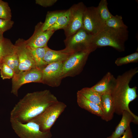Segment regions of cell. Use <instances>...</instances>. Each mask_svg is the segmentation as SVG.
<instances>
[{"label": "cell", "instance_id": "4", "mask_svg": "<svg viewBox=\"0 0 138 138\" xmlns=\"http://www.w3.org/2000/svg\"><path fill=\"white\" fill-rule=\"evenodd\" d=\"M93 36L82 28L66 38L64 41L65 46L64 49L72 53L82 51H88L91 52L96 49L93 43Z\"/></svg>", "mask_w": 138, "mask_h": 138}, {"label": "cell", "instance_id": "5", "mask_svg": "<svg viewBox=\"0 0 138 138\" xmlns=\"http://www.w3.org/2000/svg\"><path fill=\"white\" fill-rule=\"evenodd\" d=\"M66 107L65 103L58 101L49 107L30 121L37 124L42 131H50L51 128Z\"/></svg>", "mask_w": 138, "mask_h": 138}, {"label": "cell", "instance_id": "14", "mask_svg": "<svg viewBox=\"0 0 138 138\" xmlns=\"http://www.w3.org/2000/svg\"><path fill=\"white\" fill-rule=\"evenodd\" d=\"M121 119L116 127L115 131L110 136L111 138H119L130 126V123L133 122L138 123V117L132 112L124 110L123 112Z\"/></svg>", "mask_w": 138, "mask_h": 138}, {"label": "cell", "instance_id": "29", "mask_svg": "<svg viewBox=\"0 0 138 138\" xmlns=\"http://www.w3.org/2000/svg\"><path fill=\"white\" fill-rule=\"evenodd\" d=\"M138 60V53H134L124 57L117 59L115 63L118 66L137 61Z\"/></svg>", "mask_w": 138, "mask_h": 138}, {"label": "cell", "instance_id": "9", "mask_svg": "<svg viewBox=\"0 0 138 138\" xmlns=\"http://www.w3.org/2000/svg\"><path fill=\"white\" fill-rule=\"evenodd\" d=\"M42 71L36 68L15 74L12 78L11 93L18 97V90L24 84L31 82L41 83Z\"/></svg>", "mask_w": 138, "mask_h": 138}, {"label": "cell", "instance_id": "16", "mask_svg": "<svg viewBox=\"0 0 138 138\" xmlns=\"http://www.w3.org/2000/svg\"><path fill=\"white\" fill-rule=\"evenodd\" d=\"M72 54L68 52L64 49L55 50L49 48L46 52L43 59L48 65L58 62H63Z\"/></svg>", "mask_w": 138, "mask_h": 138}, {"label": "cell", "instance_id": "25", "mask_svg": "<svg viewBox=\"0 0 138 138\" xmlns=\"http://www.w3.org/2000/svg\"><path fill=\"white\" fill-rule=\"evenodd\" d=\"M108 3L106 0H101L96 7L98 12L103 21L105 22L113 16L107 7Z\"/></svg>", "mask_w": 138, "mask_h": 138}, {"label": "cell", "instance_id": "12", "mask_svg": "<svg viewBox=\"0 0 138 138\" xmlns=\"http://www.w3.org/2000/svg\"><path fill=\"white\" fill-rule=\"evenodd\" d=\"M14 45L15 53L19 61V69L20 72L36 68L34 60L28 47L26 44L25 40L19 39Z\"/></svg>", "mask_w": 138, "mask_h": 138}, {"label": "cell", "instance_id": "32", "mask_svg": "<svg viewBox=\"0 0 138 138\" xmlns=\"http://www.w3.org/2000/svg\"><path fill=\"white\" fill-rule=\"evenodd\" d=\"M120 138H133V135L130 126L126 129Z\"/></svg>", "mask_w": 138, "mask_h": 138}, {"label": "cell", "instance_id": "19", "mask_svg": "<svg viewBox=\"0 0 138 138\" xmlns=\"http://www.w3.org/2000/svg\"><path fill=\"white\" fill-rule=\"evenodd\" d=\"M112 78L111 73H108L100 81L91 88L101 96L110 90Z\"/></svg>", "mask_w": 138, "mask_h": 138}, {"label": "cell", "instance_id": "7", "mask_svg": "<svg viewBox=\"0 0 138 138\" xmlns=\"http://www.w3.org/2000/svg\"><path fill=\"white\" fill-rule=\"evenodd\" d=\"M89 51H82L73 53L63 63L62 78L74 77L81 72L86 61Z\"/></svg>", "mask_w": 138, "mask_h": 138}, {"label": "cell", "instance_id": "33", "mask_svg": "<svg viewBox=\"0 0 138 138\" xmlns=\"http://www.w3.org/2000/svg\"><path fill=\"white\" fill-rule=\"evenodd\" d=\"M3 33L0 32V40H2L4 38L3 36Z\"/></svg>", "mask_w": 138, "mask_h": 138}, {"label": "cell", "instance_id": "15", "mask_svg": "<svg viewBox=\"0 0 138 138\" xmlns=\"http://www.w3.org/2000/svg\"><path fill=\"white\" fill-rule=\"evenodd\" d=\"M101 107L103 116L102 118L106 121L112 119L114 113V107L110 90L101 96Z\"/></svg>", "mask_w": 138, "mask_h": 138}, {"label": "cell", "instance_id": "30", "mask_svg": "<svg viewBox=\"0 0 138 138\" xmlns=\"http://www.w3.org/2000/svg\"><path fill=\"white\" fill-rule=\"evenodd\" d=\"M14 22L11 19L0 18V32L4 33L13 27Z\"/></svg>", "mask_w": 138, "mask_h": 138}, {"label": "cell", "instance_id": "17", "mask_svg": "<svg viewBox=\"0 0 138 138\" xmlns=\"http://www.w3.org/2000/svg\"><path fill=\"white\" fill-rule=\"evenodd\" d=\"M77 103L78 106L100 117L101 119L103 116L101 108L94 103L89 101L77 92Z\"/></svg>", "mask_w": 138, "mask_h": 138}, {"label": "cell", "instance_id": "31", "mask_svg": "<svg viewBox=\"0 0 138 138\" xmlns=\"http://www.w3.org/2000/svg\"><path fill=\"white\" fill-rule=\"evenodd\" d=\"M57 1V0H36V3L42 7H47L54 5Z\"/></svg>", "mask_w": 138, "mask_h": 138}, {"label": "cell", "instance_id": "6", "mask_svg": "<svg viewBox=\"0 0 138 138\" xmlns=\"http://www.w3.org/2000/svg\"><path fill=\"white\" fill-rule=\"evenodd\" d=\"M12 127L15 133L20 138H51L50 131H41L37 123L30 121L22 123L10 119Z\"/></svg>", "mask_w": 138, "mask_h": 138}, {"label": "cell", "instance_id": "27", "mask_svg": "<svg viewBox=\"0 0 138 138\" xmlns=\"http://www.w3.org/2000/svg\"><path fill=\"white\" fill-rule=\"evenodd\" d=\"M11 10L8 3L0 0V18L11 19Z\"/></svg>", "mask_w": 138, "mask_h": 138}, {"label": "cell", "instance_id": "21", "mask_svg": "<svg viewBox=\"0 0 138 138\" xmlns=\"http://www.w3.org/2000/svg\"><path fill=\"white\" fill-rule=\"evenodd\" d=\"M71 13L70 8L64 10L63 14L58 18L56 22L48 29L55 32L61 29H64L68 25L71 18Z\"/></svg>", "mask_w": 138, "mask_h": 138}, {"label": "cell", "instance_id": "10", "mask_svg": "<svg viewBox=\"0 0 138 138\" xmlns=\"http://www.w3.org/2000/svg\"><path fill=\"white\" fill-rule=\"evenodd\" d=\"M63 63L58 62L48 64L42 70L41 83L52 87L59 86L62 79Z\"/></svg>", "mask_w": 138, "mask_h": 138}, {"label": "cell", "instance_id": "18", "mask_svg": "<svg viewBox=\"0 0 138 138\" xmlns=\"http://www.w3.org/2000/svg\"><path fill=\"white\" fill-rule=\"evenodd\" d=\"M28 47L35 62L36 68L42 71L48 65L43 59L46 52L49 48L47 47L33 48Z\"/></svg>", "mask_w": 138, "mask_h": 138}, {"label": "cell", "instance_id": "13", "mask_svg": "<svg viewBox=\"0 0 138 138\" xmlns=\"http://www.w3.org/2000/svg\"><path fill=\"white\" fill-rule=\"evenodd\" d=\"M42 24L41 22L38 24L33 35L28 39L25 40L28 47L33 48L48 47V42L55 32L50 29L43 31L41 29Z\"/></svg>", "mask_w": 138, "mask_h": 138}, {"label": "cell", "instance_id": "3", "mask_svg": "<svg viewBox=\"0 0 138 138\" xmlns=\"http://www.w3.org/2000/svg\"><path fill=\"white\" fill-rule=\"evenodd\" d=\"M127 29H116L105 26L96 35L93 36V43L98 47L110 46L118 50H123L124 44L127 39Z\"/></svg>", "mask_w": 138, "mask_h": 138}, {"label": "cell", "instance_id": "2", "mask_svg": "<svg viewBox=\"0 0 138 138\" xmlns=\"http://www.w3.org/2000/svg\"><path fill=\"white\" fill-rule=\"evenodd\" d=\"M138 72L137 69L131 70L119 76L111 84L110 92L114 107V113L121 115L124 110L132 112L129 107L130 103L137 97L136 87L131 88L129 84Z\"/></svg>", "mask_w": 138, "mask_h": 138}, {"label": "cell", "instance_id": "28", "mask_svg": "<svg viewBox=\"0 0 138 138\" xmlns=\"http://www.w3.org/2000/svg\"><path fill=\"white\" fill-rule=\"evenodd\" d=\"M0 74L3 79L12 78L15 74L14 71L5 63L0 64Z\"/></svg>", "mask_w": 138, "mask_h": 138}, {"label": "cell", "instance_id": "1", "mask_svg": "<svg viewBox=\"0 0 138 138\" xmlns=\"http://www.w3.org/2000/svg\"><path fill=\"white\" fill-rule=\"evenodd\" d=\"M58 101L50 90L28 93L15 105L10 112V119L27 123Z\"/></svg>", "mask_w": 138, "mask_h": 138}, {"label": "cell", "instance_id": "8", "mask_svg": "<svg viewBox=\"0 0 138 138\" xmlns=\"http://www.w3.org/2000/svg\"><path fill=\"white\" fill-rule=\"evenodd\" d=\"M105 26L96 7H86L83 16V28L89 34L95 36Z\"/></svg>", "mask_w": 138, "mask_h": 138}, {"label": "cell", "instance_id": "22", "mask_svg": "<svg viewBox=\"0 0 138 138\" xmlns=\"http://www.w3.org/2000/svg\"><path fill=\"white\" fill-rule=\"evenodd\" d=\"M77 92L86 99L97 104L101 108V96L93 90L91 87L84 88Z\"/></svg>", "mask_w": 138, "mask_h": 138}, {"label": "cell", "instance_id": "11", "mask_svg": "<svg viewBox=\"0 0 138 138\" xmlns=\"http://www.w3.org/2000/svg\"><path fill=\"white\" fill-rule=\"evenodd\" d=\"M86 7L83 3L80 2L73 5L70 8V20L67 26L63 29L66 38L83 28V15Z\"/></svg>", "mask_w": 138, "mask_h": 138}, {"label": "cell", "instance_id": "20", "mask_svg": "<svg viewBox=\"0 0 138 138\" xmlns=\"http://www.w3.org/2000/svg\"><path fill=\"white\" fill-rule=\"evenodd\" d=\"M15 53V47L9 39L0 40V64L5 57Z\"/></svg>", "mask_w": 138, "mask_h": 138}, {"label": "cell", "instance_id": "26", "mask_svg": "<svg viewBox=\"0 0 138 138\" xmlns=\"http://www.w3.org/2000/svg\"><path fill=\"white\" fill-rule=\"evenodd\" d=\"M2 62L5 63L14 71L15 74L20 72L19 69V61L18 56L16 53L5 57Z\"/></svg>", "mask_w": 138, "mask_h": 138}, {"label": "cell", "instance_id": "23", "mask_svg": "<svg viewBox=\"0 0 138 138\" xmlns=\"http://www.w3.org/2000/svg\"><path fill=\"white\" fill-rule=\"evenodd\" d=\"M64 10H56L48 12L44 22L42 23L41 29L43 31L48 30L56 21Z\"/></svg>", "mask_w": 138, "mask_h": 138}, {"label": "cell", "instance_id": "24", "mask_svg": "<svg viewBox=\"0 0 138 138\" xmlns=\"http://www.w3.org/2000/svg\"><path fill=\"white\" fill-rule=\"evenodd\" d=\"M105 26L116 29H127L128 27L124 23L121 16H113L105 23Z\"/></svg>", "mask_w": 138, "mask_h": 138}, {"label": "cell", "instance_id": "34", "mask_svg": "<svg viewBox=\"0 0 138 138\" xmlns=\"http://www.w3.org/2000/svg\"><path fill=\"white\" fill-rule=\"evenodd\" d=\"M107 138H111L110 136H109V137H107Z\"/></svg>", "mask_w": 138, "mask_h": 138}]
</instances>
